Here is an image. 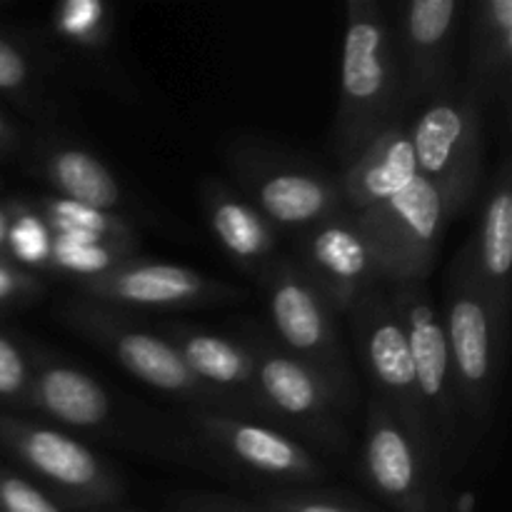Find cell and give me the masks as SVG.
<instances>
[{
    "instance_id": "cell-23",
    "label": "cell",
    "mask_w": 512,
    "mask_h": 512,
    "mask_svg": "<svg viewBox=\"0 0 512 512\" xmlns=\"http://www.w3.org/2000/svg\"><path fill=\"white\" fill-rule=\"evenodd\" d=\"M63 75L48 58L33 30H18L0 23V98L38 120L43 128H53L60 115V88Z\"/></svg>"
},
{
    "instance_id": "cell-5",
    "label": "cell",
    "mask_w": 512,
    "mask_h": 512,
    "mask_svg": "<svg viewBox=\"0 0 512 512\" xmlns=\"http://www.w3.org/2000/svg\"><path fill=\"white\" fill-rule=\"evenodd\" d=\"M258 285L275 343L325 380L343 413L353 410L358 385L338 328V313L328 298L293 258L283 255L260 275Z\"/></svg>"
},
{
    "instance_id": "cell-19",
    "label": "cell",
    "mask_w": 512,
    "mask_h": 512,
    "mask_svg": "<svg viewBox=\"0 0 512 512\" xmlns=\"http://www.w3.org/2000/svg\"><path fill=\"white\" fill-rule=\"evenodd\" d=\"M68 433H105L115 410L108 390L90 373L33 343V383L28 413Z\"/></svg>"
},
{
    "instance_id": "cell-3",
    "label": "cell",
    "mask_w": 512,
    "mask_h": 512,
    "mask_svg": "<svg viewBox=\"0 0 512 512\" xmlns=\"http://www.w3.org/2000/svg\"><path fill=\"white\" fill-rule=\"evenodd\" d=\"M0 455L68 512L115 508L125 495L123 480L103 455L33 415L0 413Z\"/></svg>"
},
{
    "instance_id": "cell-33",
    "label": "cell",
    "mask_w": 512,
    "mask_h": 512,
    "mask_svg": "<svg viewBox=\"0 0 512 512\" xmlns=\"http://www.w3.org/2000/svg\"><path fill=\"white\" fill-rule=\"evenodd\" d=\"M23 150V138H20L18 128L0 113V160H8Z\"/></svg>"
},
{
    "instance_id": "cell-13",
    "label": "cell",
    "mask_w": 512,
    "mask_h": 512,
    "mask_svg": "<svg viewBox=\"0 0 512 512\" xmlns=\"http://www.w3.org/2000/svg\"><path fill=\"white\" fill-rule=\"evenodd\" d=\"M363 473L380 500L398 512H445L440 468L378 400L365 415Z\"/></svg>"
},
{
    "instance_id": "cell-9",
    "label": "cell",
    "mask_w": 512,
    "mask_h": 512,
    "mask_svg": "<svg viewBox=\"0 0 512 512\" xmlns=\"http://www.w3.org/2000/svg\"><path fill=\"white\" fill-rule=\"evenodd\" d=\"M348 318L360 365L375 390L373 400L383 403L408 428L423 453L443 470V458H440L438 443L430 430L418 383H415L408 338H405L403 325L390 305L385 285L368 290L348 310Z\"/></svg>"
},
{
    "instance_id": "cell-27",
    "label": "cell",
    "mask_w": 512,
    "mask_h": 512,
    "mask_svg": "<svg viewBox=\"0 0 512 512\" xmlns=\"http://www.w3.org/2000/svg\"><path fill=\"white\" fill-rule=\"evenodd\" d=\"M5 208L10 215L8 230V260L28 273H45L50 253V230L35 213L28 195L25 198H8Z\"/></svg>"
},
{
    "instance_id": "cell-20",
    "label": "cell",
    "mask_w": 512,
    "mask_h": 512,
    "mask_svg": "<svg viewBox=\"0 0 512 512\" xmlns=\"http://www.w3.org/2000/svg\"><path fill=\"white\" fill-rule=\"evenodd\" d=\"M148 320L163 338L178 348L180 358L193 370L195 378L215 390L235 413L270 423L255 390L253 358L238 335H220L173 320Z\"/></svg>"
},
{
    "instance_id": "cell-32",
    "label": "cell",
    "mask_w": 512,
    "mask_h": 512,
    "mask_svg": "<svg viewBox=\"0 0 512 512\" xmlns=\"http://www.w3.org/2000/svg\"><path fill=\"white\" fill-rule=\"evenodd\" d=\"M173 508L178 512H270L255 500L233 498L220 493H183L173 498Z\"/></svg>"
},
{
    "instance_id": "cell-7",
    "label": "cell",
    "mask_w": 512,
    "mask_h": 512,
    "mask_svg": "<svg viewBox=\"0 0 512 512\" xmlns=\"http://www.w3.org/2000/svg\"><path fill=\"white\" fill-rule=\"evenodd\" d=\"M238 338L253 358L255 390L270 423L300 443L315 445L320 453L343 455L350 435L325 380L258 325H243Z\"/></svg>"
},
{
    "instance_id": "cell-21",
    "label": "cell",
    "mask_w": 512,
    "mask_h": 512,
    "mask_svg": "<svg viewBox=\"0 0 512 512\" xmlns=\"http://www.w3.org/2000/svg\"><path fill=\"white\" fill-rule=\"evenodd\" d=\"M415 178L418 160L410 138V113H405L385 125L340 168L338 185L345 208L350 213H365L398 195Z\"/></svg>"
},
{
    "instance_id": "cell-37",
    "label": "cell",
    "mask_w": 512,
    "mask_h": 512,
    "mask_svg": "<svg viewBox=\"0 0 512 512\" xmlns=\"http://www.w3.org/2000/svg\"><path fill=\"white\" fill-rule=\"evenodd\" d=\"M0 185H3V183H0Z\"/></svg>"
},
{
    "instance_id": "cell-35",
    "label": "cell",
    "mask_w": 512,
    "mask_h": 512,
    "mask_svg": "<svg viewBox=\"0 0 512 512\" xmlns=\"http://www.w3.org/2000/svg\"><path fill=\"white\" fill-rule=\"evenodd\" d=\"M93 512H118V510H113V508H108V510H93Z\"/></svg>"
},
{
    "instance_id": "cell-12",
    "label": "cell",
    "mask_w": 512,
    "mask_h": 512,
    "mask_svg": "<svg viewBox=\"0 0 512 512\" xmlns=\"http://www.w3.org/2000/svg\"><path fill=\"white\" fill-rule=\"evenodd\" d=\"M190 425L210 453L275 490L313 488L328 478V465L308 445L263 420L193 408Z\"/></svg>"
},
{
    "instance_id": "cell-17",
    "label": "cell",
    "mask_w": 512,
    "mask_h": 512,
    "mask_svg": "<svg viewBox=\"0 0 512 512\" xmlns=\"http://www.w3.org/2000/svg\"><path fill=\"white\" fill-rule=\"evenodd\" d=\"M33 35L60 75L130 93V83L113 55L115 13L103 0H63Z\"/></svg>"
},
{
    "instance_id": "cell-15",
    "label": "cell",
    "mask_w": 512,
    "mask_h": 512,
    "mask_svg": "<svg viewBox=\"0 0 512 512\" xmlns=\"http://www.w3.org/2000/svg\"><path fill=\"white\" fill-rule=\"evenodd\" d=\"M80 298L130 310H190L235 303L243 290L178 263L130 258L103 278L75 283Z\"/></svg>"
},
{
    "instance_id": "cell-2",
    "label": "cell",
    "mask_w": 512,
    "mask_h": 512,
    "mask_svg": "<svg viewBox=\"0 0 512 512\" xmlns=\"http://www.w3.org/2000/svg\"><path fill=\"white\" fill-rule=\"evenodd\" d=\"M440 313L448 335L460 418L470 428L475 425L483 430L490 425L498 405L510 313L480 285L468 243L455 255Z\"/></svg>"
},
{
    "instance_id": "cell-31",
    "label": "cell",
    "mask_w": 512,
    "mask_h": 512,
    "mask_svg": "<svg viewBox=\"0 0 512 512\" xmlns=\"http://www.w3.org/2000/svg\"><path fill=\"white\" fill-rule=\"evenodd\" d=\"M43 293L45 283L40 275L0 263V310L23 308L35 303Z\"/></svg>"
},
{
    "instance_id": "cell-10",
    "label": "cell",
    "mask_w": 512,
    "mask_h": 512,
    "mask_svg": "<svg viewBox=\"0 0 512 512\" xmlns=\"http://www.w3.org/2000/svg\"><path fill=\"white\" fill-rule=\"evenodd\" d=\"M360 233L373 250L383 285L428 280L440 243L455 215L423 175L385 203L355 213Z\"/></svg>"
},
{
    "instance_id": "cell-36",
    "label": "cell",
    "mask_w": 512,
    "mask_h": 512,
    "mask_svg": "<svg viewBox=\"0 0 512 512\" xmlns=\"http://www.w3.org/2000/svg\"><path fill=\"white\" fill-rule=\"evenodd\" d=\"M0 263H5V260H0ZM5 265H10V263H5Z\"/></svg>"
},
{
    "instance_id": "cell-29",
    "label": "cell",
    "mask_w": 512,
    "mask_h": 512,
    "mask_svg": "<svg viewBox=\"0 0 512 512\" xmlns=\"http://www.w3.org/2000/svg\"><path fill=\"white\" fill-rule=\"evenodd\" d=\"M255 503L270 512H370L355 500L313 488L270 490L255 498Z\"/></svg>"
},
{
    "instance_id": "cell-28",
    "label": "cell",
    "mask_w": 512,
    "mask_h": 512,
    "mask_svg": "<svg viewBox=\"0 0 512 512\" xmlns=\"http://www.w3.org/2000/svg\"><path fill=\"white\" fill-rule=\"evenodd\" d=\"M33 383V340L0 325V413H28Z\"/></svg>"
},
{
    "instance_id": "cell-22",
    "label": "cell",
    "mask_w": 512,
    "mask_h": 512,
    "mask_svg": "<svg viewBox=\"0 0 512 512\" xmlns=\"http://www.w3.org/2000/svg\"><path fill=\"white\" fill-rule=\"evenodd\" d=\"M205 220L230 260L258 280L278 258L280 233L253 203L223 180H205L200 188Z\"/></svg>"
},
{
    "instance_id": "cell-8",
    "label": "cell",
    "mask_w": 512,
    "mask_h": 512,
    "mask_svg": "<svg viewBox=\"0 0 512 512\" xmlns=\"http://www.w3.org/2000/svg\"><path fill=\"white\" fill-rule=\"evenodd\" d=\"M233 188L278 233L300 235L345 210L338 175L303 155L263 143H235L228 153Z\"/></svg>"
},
{
    "instance_id": "cell-25",
    "label": "cell",
    "mask_w": 512,
    "mask_h": 512,
    "mask_svg": "<svg viewBox=\"0 0 512 512\" xmlns=\"http://www.w3.org/2000/svg\"><path fill=\"white\" fill-rule=\"evenodd\" d=\"M473 265L485 293L510 313L512 268V170L503 160L490 180L475 235L468 238Z\"/></svg>"
},
{
    "instance_id": "cell-4",
    "label": "cell",
    "mask_w": 512,
    "mask_h": 512,
    "mask_svg": "<svg viewBox=\"0 0 512 512\" xmlns=\"http://www.w3.org/2000/svg\"><path fill=\"white\" fill-rule=\"evenodd\" d=\"M60 318L88 343L98 345L130 378L140 380L148 388L188 403L190 410H220L238 415L215 390L195 378L193 370L180 358L178 348L163 338L145 315L93 303L78 295L60 305Z\"/></svg>"
},
{
    "instance_id": "cell-34",
    "label": "cell",
    "mask_w": 512,
    "mask_h": 512,
    "mask_svg": "<svg viewBox=\"0 0 512 512\" xmlns=\"http://www.w3.org/2000/svg\"><path fill=\"white\" fill-rule=\"evenodd\" d=\"M8 230H10V215H8V208H5V200H0V260H5V263H10L8 260Z\"/></svg>"
},
{
    "instance_id": "cell-14",
    "label": "cell",
    "mask_w": 512,
    "mask_h": 512,
    "mask_svg": "<svg viewBox=\"0 0 512 512\" xmlns=\"http://www.w3.org/2000/svg\"><path fill=\"white\" fill-rule=\"evenodd\" d=\"M465 13V0H405L398 5L393 33L410 113L458 80L455 50Z\"/></svg>"
},
{
    "instance_id": "cell-24",
    "label": "cell",
    "mask_w": 512,
    "mask_h": 512,
    "mask_svg": "<svg viewBox=\"0 0 512 512\" xmlns=\"http://www.w3.org/2000/svg\"><path fill=\"white\" fill-rule=\"evenodd\" d=\"M468 83L485 103H508L512 78V0L468 3Z\"/></svg>"
},
{
    "instance_id": "cell-30",
    "label": "cell",
    "mask_w": 512,
    "mask_h": 512,
    "mask_svg": "<svg viewBox=\"0 0 512 512\" xmlns=\"http://www.w3.org/2000/svg\"><path fill=\"white\" fill-rule=\"evenodd\" d=\"M0 512H68L20 470L0 463Z\"/></svg>"
},
{
    "instance_id": "cell-18",
    "label": "cell",
    "mask_w": 512,
    "mask_h": 512,
    "mask_svg": "<svg viewBox=\"0 0 512 512\" xmlns=\"http://www.w3.org/2000/svg\"><path fill=\"white\" fill-rule=\"evenodd\" d=\"M28 170L48 188V195L123 215L128 193L118 175L95 150L55 128H43L25 150Z\"/></svg>"
},
{
    "instance_id": "cell-11",
    "label": "cell",
    "mask_w": 512,
    "mask_h": 512,
    "mask_svg": "<svg viewBox=\"0 0 512 512\" xmlns=\"http://www.w3.org/2000/svg\"><path fill=\"white\" fill-rule=\"evenodd\" d=\"M390 305L398 315L408 338L413 358L415 383L428 415L430 430L438 443L443 465H453L460 438V408L455 395L453 365H450L448 335H445L443 313L428 288V280L385 285Z\"/></svg>"
},
{
    "instance_id": "cell-1",
    "label": "cell",
    "mask_w": 512,
    "mask_h": 512,
    "mask_svg": "<svg viewBox=\"0 0 512 512\" xmlns=\"http://www.w3.org/2000/svg\"><path fill=\"white\" fill-rule=\"evenodd\" d=\"M405 113L410 110L403 100L393 20L378 0H350L345 5L340 98L330 140L340 168Z\"/></svg>"
},
{
    "instance_id": "cell-6",
    "label": "cell",
    "mask_w": 512,
    "mask_h": 512,
    "mask_svg": "<svg viewBox=\"0 0 512 512\" xmlns=\"http://www.w3.org/2000/svg\"><path fill=\"white\" fill-rule=\"evenodd\" d=\"M488 103L465 78L410 113L418 175L438 188L453 215L470 208L483 178V128Z\"/></svg>"
},
{
    "instance_id": "cell-26",
    "label": "cell",
    "mask_w": 512,
    "mask_h": 512,
    "mask_svg": "<svg viewBox=\"0 0 512 512\" xmlns=\"http://www.w3.org/2000/svg\"><path fill=\"white\" fill-rule=\"evenodd\" d=\"M30 205L50 235L68 240H90V243H113L125 248H140L138 230L128 215L105 213V210L85 208V205L70 203V200L55 198V195H28Z\"/></svg>"
},
{
    "instance_id": "cell-16",
    "label": "cell",
    "mask_w": 512,
    "mask_h": 512,
    "mask_svg": "<svg viewBox=\"0 0 512 512\" xmlns=\"http://www.w3.org/2000/svg\"><path fill=\"white\" fill-rule=\"evenodd\" d=\"M293 260L338 315H348L368 290L383 285L373 250L348 208L295 235Z\"/></svg>"
}]
</instances>
